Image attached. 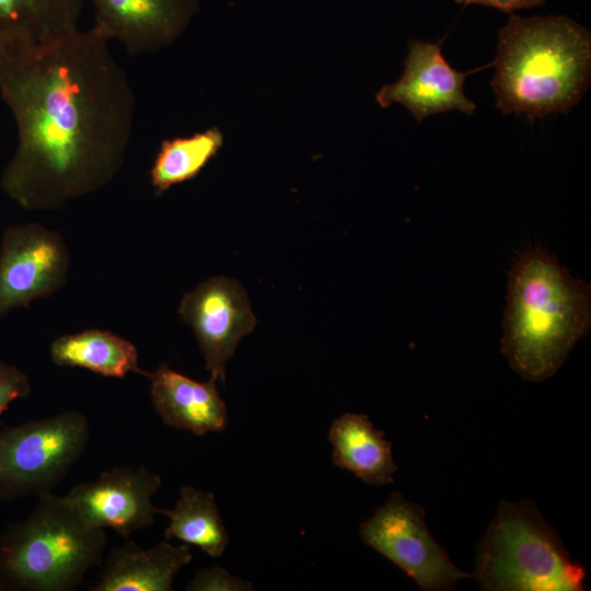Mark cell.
<instances>
[{"label": "cell", "instance_id": "obj_1", "mask_svg": "<svg viewBox=\"0 0 591 591\" xmlns=\"http://www.w3.org/2000/svg\"><path fill=\"white\" fill-rule=\"evenodd\" d=\"M96 25L0 58V95L18 131L0 176L28 211H55L107 186L132 137L136 96Z\"/></svg>", "mask_w": 591, "mask_h": 591}, {"label": "cell", "instance_id": "obj_2", "mask_svg": "<svg viewBox=\"0 0 591 591\" xmlns=\"http://www.w3.org/2000/svg\"><path fill=\"white\" fill-rule=\"evenodd\" d=\"M591 325V288L536 247L515 262L508 279L500 351L523 379L553 376Z\"/></svg>", "mask_w": 591, "mask_h": 591}, {"label": "cell", "instance_id": "obj_3", "mask_svg": "<svg viewBox=\"0 0 591 591\" xmlns=\"http://www.w3.org/2000/svg\"><path fill=\"white\" fill-rule=\"evenodd\" d=\"M490 86L503 114L542 118L567 113L590 81V32L565 15L511 14L498 32Z\"/></svg>", "mask_w": 591, "mask_h": 591}, {"label": "cell", "instance_id": "obj_4", "mask_svg": "<svg viewBox=\"0 0 591 591\" xmlns=\"http://www.w3.org/2000/svg\"><path fill=\"white\" fill-rule=\"evenodd\" d=\"M37 498L0 536V591H72L102 559L104 529L88 523L65 496Z\"/></svg>", "mask_w": 591, "mask_h": 591}, {"label": "cell", "instance_id": "obj_5", "mask_svg": "<svg viewBox=\"0 0 591 591\" xmlns=\"http://www.w3.org/2000/svg\"><path fill=\"white\" fill-rule=\"evenodd\" d=\"M472 577L485 591H582L586 569L533 501L500 500L478 542Z\"/></svg>", "mask_w": 591, "mask_h": 591}, {"label": "cell", "instance_id": "obj_6", "mask_svg": "<svg viewBox=\"0 0 591 591\" xmlns=\"http://www.w3.org/2000/svg\"><path fill=\"white\" fill-rule=\"evenodd\" d=\"M90 438L74 410L0 429V500L51 493L77 464Z\"/></svg>", "mask_w": 591, "mask_h": 591}, {"label": "cell", "instance_id": "obj_7", "mask_svg": "<svg viewBox=\"0 0 591 591\" xmlns=\"http://www.w3.org/2000/svg\"><path fill=\"white\" fill-rule=\"evenodd\" d=\"M420 505L392 493L359 529L361 541L384 556L424 591H445L471 573L462 571L433 538Z\"/></svg>", "mask_w": 591, "mask_h": 591}, {"label": "cell", "instance_id": "obj_8", "mask_svg": "<svg viewBox=\"0 0 591 591\" xmlns=\"http://www.w3.org/2000/svg\"><path fill=\"white\" fill-rule=\"evenodd\" d=\"M69 264L67 243L57 231L37 222L8 227L0 244V318L59 291Z\"/></svg>", "mask_w": 591, "mask_h": 591}, {"label": "cell", "instance_id": "obj_9", "mask_svg": "<svg viewBox=\"0 0 591 591\" xmlns=\"http://www.w3.org/2000/svg\"><path fill=\"white\" fill-rule=\"evenodd\" d=\"M178 314L194 332L210 380L224 383L229 359L257 323L244 288L234 279L211 277L184 294Z\"/></svg>", "mask_w": 591, "mask_h": 591}, {"label": "cell", "instance_id": "obj_10", "mask_svg": "<svg viewBox=\"0 0 591 591\" xmlns=\"http://www.w3.org/2000/svg\"><path fill=\"white\" fill-rule=\"evenodd\" d=\"M161 483L144 465L119 466L74 486L65 497L88 523L127 538L153 523L158 508L152 497Z\"/></svg>", "mask_w": 591, "mask_h": 591}, {"label": "cell", "instance_id": "obj_11", "mask_svg": "<svg viewBox=\"0 0 591 591\" xmlns=\"http://www.w3.org/2000/svg\"><path fill=\"white\" fill-rule=\"evenodd\" d=\"M402 77L383 85L375 99L381 107L404 105L420 123L426 117L449 111L473 114L475 103L466 97L463 85L468 72L453 69L444 59L440 44L412 39Z\"/></svg>", "mask_w": 591, "mask_h": 591}, {"label": "cell", "instance_id": "obj_12", "mask_svg": "<svg viewBox=\"0 0 591 591\" xmlns=\"http://www.w3.org/2000/svg\"><path fill=\"white\" fill-rule=\"evenodd\" d=\"M95 23L130 54L152 53L173 43L187 27L198 0H89Z\"/></svg>", "mask_w": 591, "mask_h": 591}, {"label": "cell", "instance_id": "obj_13", "mask_svg": "<svg viewBox=\"0 0 591 591\" xmlns=\"http://www.w3.org/2000/svg\"><path fill=\"white\" fill-rule=\"evenodd\" d=\"M154 410L170 427L196 436L223 431L228 410L215 381L199 382L165 364L146 375Z\"/></svg>", "mask_w": 591, "mask_h": 591}, {"label": "cell", "instance_id": "obj_14", "mask_svg": "<svg viewBox=\"0 0 591 591\" xmlns=\"http://www.w3.org/2000/svg\"><path fill=\"white\" fill-rule=\"evenodd\" d=\"M84 0H0V58L23 54L77 30Z\"/></svg>", "mask_w": 591, "mask_h": 591}, {"label": "cell", "instance_id": "obj_15", "mask_svg": "<svg viewBox=\"0 0 591 591\" xmlns=\"http://www.w3.org/2000/svg\"><path fill=\"white\" fill-rule=\"evenodd\" d=\"M193 559L187 544L158 543L142 548L131 541L108 555L92 591H170L175 575Z\"/></svg>", "mask_w": 591, "mask_h": 591}, {"label": "cell", "instance_id": "obj_16", "mask_svg": "<svg viewBox=\"0 0 591 591\" xmlns=\"http://www.w3.org/2000/svg\"><path fill=\"white\" fill-rule=\"evenodd\" d=\"M328 440L333 445L334 465L372 486L394 483L397 466L392 444L367 415L343 414L332 422Z\"/></svg>", "mask_w": 591, "mask_h": 591}, {"label": "cell", "instance_id": "obj_17", "mask_svg": "<svg viewBox=\"0 0 591 591\" xmlns=\"http://www.w3.org/2000/svg\"><path fill=\"white\" fill-rule=\"evenodd\" d=\"M51 361L61 367L82 368L106 378L123 379L129 372L147 375L139 367L137 347L104 329H85L56 338L49 348Z\"/></svg>", "mask_w": 591, "mask_h": 591}, {"label": "cell", "instance_id": "obj_18", "mask_svg": "<svg viewBox=\"0 0 591 591\" xmlns=\"http://www.w3.org/2000/svg\"><path fill=\"white\" fill-rule=\"evenodd\" d=\"M158 514L170 520L165 530L167 540L176 538L198 546L211 557L221 556L228 546L229 534L210 491L183 486L175 506L158 508Z\"/></svg>", "mask_w": 591, "mask_h": 591}, {"label": "cell", "instance_id": "obj_19", "mask_svg": "<svg viewBox=\"0 0 591 591\" xmlns=\"http://www.w3.org/2000/svg\"><path fill=\"white\" fill-rule=\"evenodd\" d=\"M223 135L217 127L162 141L149 172L158 195L195 178L217 155Z\"/></svg>", "mask_w": 591, "mask_h": 591}, {"label": "cell", "instance_id": "obj_20", "mask_svg": "<svg viewBox=\"0 0 591 591\" xmlns=\"http://www.w3.org/2000/svg\"><path fill=\"white\" fill-rule=\"evenodd\" d=\"M253 589L250 582L237 577L219 566L199 570L186 586L188 591H245Z\"/></svg>", "mask_w": 591, "mask_h": 591}, {"label": "cell", "instance_id": "obj_21", "mask_svg": "<svg viewBox=\"0 0 591 591\" xmlns=\"http://www.w3.org/2000/svg\"><path fill=\"white\" fill-rule=\"evenodd\" d=\"M31 393L28 376L0 358V417L15 399L26 398Z\"/></svg>", "mask_w": 591, "mask_h": 591}, {"label": "cell", "instance_id": "obj_22", "mask_svg": "<svg viewBox=\"0 0 591 591\" xmlns=\"http://www.w3.org/2000/svg\"><path fill=\"white\" fill-rule=\"evenodd\" d=\"M456 3L480 4L491 7L503 12L512 13L515 10L538 7L546 0H454Z\"/></svg>", "mask_w": 591, "mask_h": 591}]
</instances>
